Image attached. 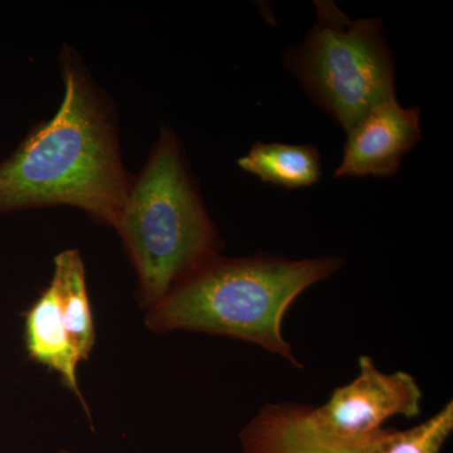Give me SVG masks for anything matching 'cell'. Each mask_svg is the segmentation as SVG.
<instances>
[{
	"mask_svg": "<svg viewBox=\"0 0 453 453\" xmlns=\"http://www.w3.org/2000/svg\"><path fill=\"white\" fill-rule=\"evenodd\" d=\"M26 345L29 357L56 372L65 386L81 401L89 416L77 380V366L82 360L67 332L58 297L50 283L27 311Z\"/></svg>",
	"mask_w": 453,
	"mask_h": 453,
	"instance_id": "ba28073f",
	"label": "cell"
},
{
	"mask_svg": "<svg viewBox=\"0 0 453 453\" xmlns=\"http://www.w3.org/2000/svg\"><path fill=\"white\" fill-rule=\"evenodd\" d=\"M347 134L334 178L392 177L405 154L421 142V109L403 107L392 98L372 107Z\"/></svg>",
	"mask_w": 453,
	"mask_h": 453,
	"instance_id": "8992f818",
	"label": "cell"
},
{
	"mask_svg": "<svg viewBox=\"0 0 453 453\" xmlns=\"http://www.w3.org/2000/svg\"><path fill=\"white\" fill-rule=\"evenodd\" d=\"M422 390L405 372L386 374L371 357H360L359 375L334 390L329 401L310 408L309 419L321 434L344 441L363 442L395 416L408 418L421 413Z\"/></svg>",
	"mask_w": 453,
	"mask_h": 453,
	"instance_id": "5b68a950",
	"label": "cell"
},
{
	"mask_svg": "<svg viewBox=\"0 0 453 453\" xmlns=\"http://www.w3.org/2000/svg\"><path fill=\"white\" fill-rule=\"evenodd\" d=\"M340 257L288 259L257 253L203 262L170 288L145 324L157 333H205L243 340L303 368L283 339L282 321L292 303L342 268Z\"/></svg>",
	"mask_w": 453,
	"mask_h": 453,
	"instance_id": "7a4b0ae2",
	"label": "cell"
},
{
	"mask_svg": "<svg viewBox=\"0 0 453 453\" xmlns=\"http://www.w3.org/2000/svg\"><path fill=\"white\" fill-rule=\"evenodd\" d=\"M116 231L138 275L140 300L153 308L175 283L219 253L216 226L174 131L163 127L131 180Z\"/></svg>",
	"mask_w": 453,
	"mask_h": 453,
	"instance_id": "3957f363",
	"label": "cell"
},
{
	"mask_svg": "<svg viewBox=\"0 0 453 453\" xmlns=\"http://www.w3.org/2000/svg\"><path fill=\"white\" fill-rule=\"evenodd\" d=\"M303 404H267L241 432L243 453H365L368 440L344 442L321 434Z\"/></svg>",
	"mask_w": 453,
	"mask_h": 453,
	"instance_id": "52a82bcc",
	"label": "cell"
},
{
	"mask_svg": "<svg viewBox=\"0 0 453 453\" xmlns=\"http://www.w3.org/2000/svg\"><path fill=\"white\" fill-rule=\"evenodd\" d=\"M50 285L55 288L74 348L81 360H88L96 344V333L89 306L85 265L77 250H67L56 256Z\"/></svg>",
	"mask_w": 453,
	"mask_h": 453,
	"instance_id": "30bf717a",
	"label": "cell"
},
{
	"mask_svg": "<svg viewBox=\"0 0 453 453\" xmlns=\"http://www.w3.org/2000/svg\"><path fill=\"white\" fill-rule=\"evenodd\" d=\"M305 41L283 56L312 101L345 131L395 98V62L377 18L350 19L330 0L315 2Z\"/></svg>",
	"mask_w": 453,
	"mask_h": 453,
	"instance_id": "277c9868",
	"label": "cell"
},
{
	"mask_svg": "<svg viewBox=\"0 0 453 453\" xmlns=\"http://www.w3.org/2000/svg\"><path fill=\"white\" fill-rule=\"evenodd\" d=\"M320 153L311 144L258 142L238 160V165L265 183L299 189L314 186L320 180Z\"/></svg>",
	"mask_w": 453,
	"mask_h": 453,
	"instance_id": "9c48e42d",
	"label": "cell"
},
{
	"mask_svg": "<svg viewBox=\"0 0 453 453\" xmlns=\"http://www.w3.org/2000/svg\"><path fill=\"white\" fill-rule=\"evenodd\" d=\"M61 70L58 111L0 163V214L68 205L116 228L133 179L122 163L113 107L67 46Z\"/></svg>",
	"mask_w": 453,
	"mask_h": 453,
	"instance_id": "6da1fadb",
	"label": "cell"
},
{
	"mask_svg": "<svg viewBox=\"0 0 453 453\" xmlns=\"http://www.w3.org/2000/svg\"><path fill=\"white\" fill-rule=\"evenodd\" d=\"M453 431V402L416 427L381 428L369 438L365 453H441Z\"/></svg>",
	"mask_w": 453,
	"mask_h": 453,
	"instance_id": "8fae6325",
	"label": "cell"
},
{
	"mask_svg": "<svg viewBox=\"0 0 453 453\" xmlns=\"http://www.w3.org/2000/svg\"><path fill=\"white\" fill-rule=\"evenodd\" d=\"M58 453H71V452L67 451V449H62V451H59Z\"/></svg>",
	"mask_w": 453,
	"mask_h": 453,
	"instance_id": "7c38bea8",
	"label": "cell"
}]
</instances>
